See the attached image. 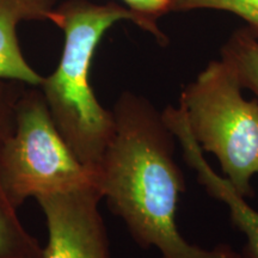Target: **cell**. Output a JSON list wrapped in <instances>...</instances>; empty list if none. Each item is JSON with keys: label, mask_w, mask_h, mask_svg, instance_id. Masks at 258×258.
Returning <instances> with one entry per match:
<instances>
[{"label": "cell", "mask_w": 258, "mask_h": 258, "mask_svg": "<svg viewBox=\"0 0 258 258\" xmlns=\"http://www.w3.org/2000/svg\"><path fill=\"white\" fill-rule=\"evenodd\" d=\"M96 184L57 131L43 93L27 86L11 134L0 146V186L15 208L29 198Z\"/></svg>", "instance_id": "4"}, {"label": "cell", "mask_w": 258, "mask_h": 258, "mask_svg": "<svg viewBox=\"0 0 258 258\" xmlns=\"http://www.w3.org/2000/svg\"><path fill=\"white\" fill-rule=\"evenodd\" d=\"M48 228L42 258H110L96 184L37 198Z\"/></svg>", "instance_id": "5"}, {"label": "cell", "mask_w": 258, "mask_h": 258, "mask_svg": "<svg viewBox=\"0 0 258 258\" xmlns=\"http://www.w3.org/2000/svg\"><path fill=\"white\" fill-rule=\"evenodd\" d=\"M140 19V29L148 32L160 44L167 43L166 35L158 25L159 18L171 12L172 0H121Z\"/></svg>", "instance_id": "11"}, {"label": "cell", "mask_w": 258, "mask_h": 258, "mask_svg": "<svg viewBox=\"0 0 258 258\" xmlns=\"http://www.w3.org/2000/svg\"><path fill=\"white\" fill-rule=\"evenodd\" d=\"M221 11L237 16L258 38V0H172L171 12Z\"/></svg>", "instance_id": "10"}, {"label": "cell", "mask_w": 258, "mask_h": 258, "mask_svg": "<svg viewBox=\"0 0 258 258\" xmlns=\"http://www.w3.org/2000/svg\"><path fill=\"white\" fill-rule=\"evenodd\" d=\"M27 86L18 82L0 80V146L14 131L16 106Z\"/></svg>", "instance_id": "12"}, {"label": "cell", "mask_w": 258, "mask_h": 258, "mask_svg": "<svg viewBox=\"0 0 258 258\" xmlns=\"http://www.w3.org/2000/svg\"><path fill=\"white\" fill-rule=\"evenodd\" d=\"M115 128L95 171L96 185L141 249L160 258H243L227 244L205 249L177 228L178 196L185 179L175 160V135L143 96L121 93L111 109Z\"/></svg>", "instance_id": "1"}, {"label": "cell", "mask_w": 258, "mask_h": 258, "mask_svg": "<svg viewBox=\"0 0 258 258\" xmlns=\"http://www.w3.org/2000/svg\"><path fill=\"white\" fill-rule=\"evenodd\" d=\"M43 247L19 220L0 186V258H42Z\"/></svg>", "instance_id": "9"}, {"label": "cell", "mask_w": 258, "mask_h": 258, "mask_svg": "<svg viewBox=\"0 0 258 258\" xmlns=\"http://www.w3.org/2000/svg\"><path fill=\"white\" fill-rule=\"evenodd\" d=\"M55 4L56 0H0V80L40 88L44 77L25 60L17 27L22 22L47 21Z\"/></svg>", "instance_id": "7"}, {"label": "cell", "mask_w": 258, "mask_h": 258, "mask_svg": "<svg viewBox=\"0 0 258 258\" xmlns=\"http://www.w3.org/2000/svg\"><path fill=\"white\" fill-rule=\"evenodd\" d=\"M220 59L233 71L243 89L258 101V38L246 28L232 32L221 48Z\"/></svg>", "instance_id": "8"}, {"label": "cell", "mask_w": 258, "mask_h": 258, "mask_svg": "<svg viewBox=\"0 0 258 258\" xmlns=\"http://www.w3.org/2000/svg\"><path fill=\"white\" fill-rule=\"evenodd\" d=\"M63 32L60 62L40 89L51 118L74 156L95 175L114 133L111 110L98 102L90 84V67L98 43L112 25L140 19L118 3L95 4L67 0L54 8L48 19Z\"/></svg>", "instance_id": "2"}, {"label": "cell", "mask_w": 258, "mask_h": 258, "mask_svg": "<svg viewBox=\"0 0 258 258\" xmlns=\"http://www.w3.org/2000/svg\"><path fill=\"white\" fill-rule=\"evenodd\" d=\"M161 116L171 133L178 140L185 163L196 172L198 182L212 198L224 202L230 212L232 224L244 234L245 245L241 257L258 258V212L246 202V199L235 191L224 176L215 172L209 165L202 148L190 132L182 106H167L161 111Z\"/></svg>", "instance_id": "6"}, {"label": "cell", "mask_w": 258, "mask_h": 258, "mask_svg": "<svg viewBox=\"0 0 258 258\" xmlns=\"http://www.w3.org/2000/svg\"><path fill=\"white\" fill-rule=\"evenodd\" d=\"M233 71L213 60L183 89L178 104L203 152L217 158L225 177L243 198H252L258 176V101L246 99Z\"/></svg>", "instance_id": "3"}]
</instances>
